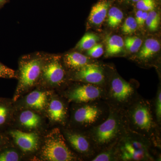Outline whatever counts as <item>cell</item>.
Instances as JSON below:
<instances>
[{"mask_svg": "<svg viewBox=\"0 0 161 161\" xmlns=\"http://www.w3.org/2000/svg\"><path fill=\"white\" fill-rule=\"evenodd\" d=\"M125 112L129 129L148 138L161 149V126L156 119L152 102L140 95Z\"/></svg>", "mask_w": 161, "mask_h": 161, "instance_id": "obj_1", "label": "cell"}, {"mask_svg": "<svg viewBox=\"0 0 161 161\" xmlns=\"http://www.w3.org/2000/svg\"><path fill=\"white\" fill-rule=\"evenodd\" d=\"M129 129L125 110L109 107L108 118L86 132L98 152L115 145Z\"/></svg>", "mask_w": 161, "mask_h": 161, "instance_id": "obj_2", "label": "cell"}, {"mask_svg": "<svg viewBox=\"0 0 161 161\" xmlns=\"http://www.w3.org/2000/svg\"><path fill=\"white\" fill-rule=\"evenodd\" d=\"M118 161H161V149L129 129L115 144Z\"/></svg>", "mask_w": 161, "mask_h": 161, "instance_id": "obj_3", "label": "cell"}, {"mask_svg": "<svg viewBox=\"0 0 161 161\" xmlns=\"http://www.w3.org/2000/svg\"><path fill=\"white\" fill-rule=\"evenodd\" d=\"M109 113V106L102 99L86 103H70L66 127L87 131L103 122Z\"/></svg>", "mask_w": 161, "mask_h": 161, "instance_id": "obj_4", "label": "cell"}, {"mask_svg": "<svg viewBox=\"0 0 161 161\" xmlns=\"http://www.w3.org/2000/svg\"><path fill=\"white\" fill-rule=\"evenodd\" d=\"M35 161H82L67 144L60 128H50L44 133Z\"/></svg>", "mask_w": 161, "mask_h": 161, "instance_id": "obj_5", "label": "cell"}, {"mask_svg": "<svg viewBox=\"0 0 161 161\" xmlns=\"http://www.w3.org/2000/svg\"><path fill=\"white\" fill-rule=\"evenodd\" d=\"M44 56L26 55L20 59L17 72V86L12 98L14 101L37 86L41 76Z\"/></svg>", "mask_w": 161, "mask_h": 161, "instance_id": "obj_6", "label": "cell"}, {"mask_svg": "<svg viewBox=\"0 0 161 161\" xmlns=\"http://www.w3.org/2000/svg\"><path fill=\"white\" fill-rule=\"evenodd\" d=\"M137 88L115 75L107 80L103 100L109 106L125 110L140 96Z\"/></svg>", "mask_w": 161, "mask_h": 161, "instance_id": "obj_7", "label": "cell"}, {"mask_svg": "<svg viewBox=\"0 0 161 161\" xmlns=\"http://www.w3.org/2000/svg\"><path fill=\"white\" fill-rule=\"evenodd\" d=\"M68 72L58 55L44 56L41 76L36 87L60 92L68 84Z\"/></svg>", "mask_w": 161, "mask_h": 161, "instance_id": "obj_8", "label": "cell"}, {"mask_svg": "<svg viewBox=\"0 0 161 161\" xmlns=\"http://www.w3.org/2000/svg\"><path fill=\"white\" fill-rule=\"evenodd\" d=\"M4 132L8 136L10 143L20 150L27 161H35L44 133L25 132L12 127Z\"/></svg>", "mask_w": 161, "mask_h": 161, "instance_id": "obj_9", "label": "cell"}, {"mask_svg": "<svg viewBox=\"0 0 161 161\" xmlns=\"http://www.w3.org/2000/svg\"><path fill=\"white\" fill-rule=\"evenodd\" d=\"M60 129L68 147L81 161H91L98 153L86 131L66 127Z\"/></svg>", "mask_w": 161, "mask_h": 161, "instance_id": "obj_10", "label": "cell"}, {"mask_svg": "<svg viewBox=\"0 0 161 161\" xmlns=\"http://www.w3.org/2000/svg\"><path fill=\"white\" fill-rule=\"evenodd\" d=\"M58 92L70 103L103 100L104 95V87L78 81H70L63 90Z\"/></svg>", "mask_w": 161, "mask_h": 161, "instance_id": "obj_11", "label": "cell"}, {"mask_svg": "<svg viewBox=\"0 0 161 161\" xmlns=\"http://www.w3.org/2000/svg\"><path fill=\"white\" fill-rule=\"evenodd\" d=\"M11 127L25 132L42 133L50 129L45 115L26 108H16Z\"/></svg>", "mask_w": 161, "mask_h": 161, "instance_id": "obj_12", "label": "cell"}, {"mask_svg": "<svg viewBox=\"0 0 161 161\" xmlns=\"http://www.w3.org/2000/svg\"><path fill=\"white\" fill-rule=\"evenodd\" d=\"M70 104L57 91L52 94L44 113L50 128L66 126L69 119Z\"/></svg>", "mask_w": 161, "mask_h": 161, "instance_id": "obj_13", "label": "cell"}, {"mask_svg": "<svg viewBox=\"0 0 161 161\" xmlns=\"http://www.w3.org/2000/svg\"><path fill=\"white\" fill-rule=\"evenodd\" d=\"M69 81L92 84L104 87L107 83L106 72L103 67L97 63H90L81 68L68 72Z\"/></svg>", "mask_w": 161, "mask_h": 161, "instance_id": "obj_14", "label": "cell"}, {"mask_svg": "<svg viewBox=\"0 0 161 161\" xmlns=\"http://www.w3.org/2000/svg\"><path fill=\"white\" fill-rule=\"evenodd\" d=\"M54 91L36 87L14 101L16 108L29 109L44 115L50 97Z\"/></svg>", "mask_w": 161, "mask_h": 161, "instance_id": "obj_15", "label": "cell"}, {"mask_svg": "<svg viewBox=\"0 0 161 161\" xmlns=\"http://www.w3.org/2000/svg\"><path fill=\"white\" fill-rule=\"evenodd\" d=\"M16 107L12 98L0 97V132L11 127Z\"/></svg>", "mask_w": 161, "mask_h": 161, "instance_id": "obj_16", "label": "cell"}, {"mask_svg": "<svg viewBox=\"0 0 161 161\" xmlns=\"http://www.w3.org/2000/svg\"><path fill=\"white\" fill-rule=\"evenodd\" d=\"M62 60L68 72L79 69L91 63L89 57L78 52H72L64 55Z\"/></svg>", "mask_w": 161, "mask_h": 161, "instance_id": "obj_17", "label": "cell"}, {"mask_svg": "<svg viewBox=\"0 0 161 161\" xmlns=\"http://www.w3.org/2000/svg\"><path fill=\"white\" fill-rule=\"evenodd\" d=\"M110 5V2L106 0L98 2L94 5L88 18L90 23L98 26L103 23L107 17Z\"/></svg>", "mask_w": 161, "mask_h": 161, "instance_id": "obj_18", "label": "cell"}, {"mask_svg": "<svg viewBox=\"0 0 161 161\" xmlns=\"http://www.w3.org/2000/svg\"><path fill=\"white\" fill-rule=\"evenodd\" d=\"M161 48L160 43L156 39H147L139 53L137 58L140 60H149L158 53Z\"/></svg>", "mask_w": 161, "mask_h": 161, "instance_id": "obj_19", "label": "cell"}, {"mask_svg": "<svg viewBox=\"0 0 161 161\" xmlns=\"http://www.w3.org/2000/svg\"><path fill=\"white\" fill-rule=\"evenodd\" d=\"M124 41L118 35H112L106 39V56H112L123 52Z\"/></svg>", "mask_w": 161, "mask_h": 161, "instance_id": "obj_20", "label": "cell"}, {"mask_svg": "<svg viewBox=\"0 0 161 161\" xmlns=\"http://www.w3.org/2000/svg\"><path fill=\"white\" fill-rule=\"evenodd\" d=\"M27 161L19 150L12 144L0 150V161Z\"/></svg>", "mask_w": 161, "mask_h": 161, "instance_id": "obj_21", "label": "cell"}, {"mask_svg": "<svg viewBox=\"0 0 161 161\" xmlns=\"http://www.w3.org/2000/svg\"><path fill=\"white\" fill-rule=\"evenodd\" d=\"M99 40V37L95 34L87 33L80 39L76 48L81 51L88 50L97 44Z\"/></svg>", "mask_w": 161, "mask_h": 161, "instance_id": "obj_22", "label": "cell"}, {"mask_svg": "<svg viewBox=\"0 0 161 161\" xmlns=\"http://www.w3.org/2000/svg\"><path fill=\"white\" fill-rule=\"evenodd\" d=\"M115 144L98 152L91 161H118Z\"/></svg>", "mask_w": 161, "mask_h": 161, "instance_id": "obj_23", "label": "cell"}, {"mask_svg": "<svg viewBox=\"0 0 161 161\" xmlns=\"http://www.w3.org/2000/svg\"><path fill=\"white\" fill-rule=\"evenodd\" d=\"M108 23L112 28L117 27L122 22L124 14L122 11L116 7H112L108 11Z\"/></svg>", "mask_w": 161, "mask_h": 161, "instance_id": "obj_24", "label": "cell"}, {"mask_svg": "<svg viewBox=\"0 0 161 161\" xmlns=\"http://www.w3.org/2000/svg\"><path fill=\"white\" fill-rule=\"evenodd\" d=\"M142 44V40L136 36L128 37L125 39L124 46L128 51L136 53L139 50Z\"/></svg>", "mask_w": 161, "mask_h": 161, "instance_id": "obj_25", "label": "cell"}, {"mask_svg": "<svg viewBox=\"0 0 161 161\" xmlns=\"http://www.w3.org/2000/svg\"><path fill=\"white\" fill-rule=\"evenodd\" d=\"M152 102V101H151ZM153 108L157 122L161 125V88L159 86L154 100L152 102Z\"/></svg>", "mask_w": 161, "mask_h": 161, "instance_id": "obj_26", "label": "cell"}, {"mask_svg": "<svg viewBox=\"0 0 161 161\" xmlns=\"http://www.w3.org/2000/svg\"><path fill=\"white\" fill-rule=\"evenodd\" d=\"M146 23L147 27L151 31L157 30L160 23L159 15L153 10L149 12Z\"/></svg>", "mask_w": 161, "mask_h": 161, "instance_id": "obj_27", "label": "cell"}, {"mask_svg": "<svg viewBox=\"0 0 161 161\" xmlns=\"http://www.w3.org/2000/svg\"><path fill=\"white\" fill-rule=\"evenodd\" d=\"M137 26L135 18L129 17L126 19L122 26V31L125 34H131L136 30Z\"/></svg>", "mask_w": 161, "mask_h": 161, "instance_id": "obj_28", "label": "cell"}, {"mask_svg": "<svg viewBox=\"0 0 161 161\" xmlns=\"http://www.w3.org/2000/svg\"><path fill=\"white\" fill-rule=\"evenodd\" d=\"M0 78L17 79V72L0 62Z\"/></svg>", "mask_w": 161, "mask_h": 161, "instance_id": "obj_29", "label": "cell"}, {"mask_svg": "<svg viewBox=\"0 0 161 161\" xmlns=\"http://www.w3.org/2000/svg\"><path fill=\"white\" fill-rule=\"evenodd\" d=\"M154 0H139L136 2L137 9L144 11H150L153 10L155 7Z\"/></svg>", "mask_w": 161, "mask_h": 161, "instance_id": "obj_30", "label": "cell"}, {"mask_svg": "<svg viewBox=\"0 0 161 161\" xmlns=\"http://www.w3.org/2000/svg\"><path fill=\"white\" fill-rule=\"evenodd\" d=\"M103 46L100 43L95 44L92 48L88 50L87 52L88 56L94 58H100L103 55Z\"/></svg>", "mask_w": 161, "mask_h": 161, "instance_id": "obj_31", "label": "cell"}, {"mask_svg": "<svg viewBox=\"0 0 161 161\" xmlns=\"http://www.w3.org/2000/svg\"><path fill=\"white\" fill-rule=\"evenodd\" d=\"M10 144L9 139L5 132H0V150Z\"/></svg>", "mask_w": 161, "mask_h": 161, "instance_id": "obj_32", "label": "cell"}, {"mask_svg": "<svg viewBox=\"0 0 161 161\" xmlns=\"http://www.w3.org/2000/svg\"><path fill=\"white\" fill-rule=\"evenodd\" d=\"M143 12V11H142V10L138 9V10L136 11V14L135 19L136 20V23H137V25H138V26H139L140 24L141 18H142Z\"/></svg>", "mask_w": 161, "mask_h": 161, "instance_id": "obj_33", "label": "cell"}, {"mask_svg": "<svg viewBox=\"0 0 161 161\" xmlns=\"http://www.w3.org/2000/svg\"><path fill=\"white\" fill-rule=\"evenodd\" d=\"M148 13L147 11L143 12L142 15V18H141V23L140 24V26H142L146 23V20H147V16H148Z\"/></svg>", "mask_w": 161, "mask_h": 161, "instance_id": "obj_34", "label": "cell"}, {"mask_svg": "<svg viewBox=\"0 0 161 161\" xmlns=\"http://www.w3.org/2000/svg\"><path fill=\"white\" fill-rule=\"evenodd\" d=\"M6 1H7V0H0V6H2V5L4 4Z\"/></svg>", "mask_w": 161, "mask_h": 161, "instance_id": "obj_35", "label": "cell"}, {"mask_svg": "<svg viewBox=\"0 0 161 161\" xmlns=\"http://www.w3.org/2000/svg\"><path fill=\"white\" fill-rule=\"evenodd\" d=\"M128 1H130V2H133V3H136L138 2L139 0H128Z\"/></svg>", "mask_w": 161, "mask_h": 161, "instance_id": "obj_36", "label": "cell"}, {"mask_svg": "<svg viewBox=\"0 0 161 161\" xmlns=\"http://www.w3.org/2000/svg\"><path fill=\"white\" fill-rule=\"evenodd\" d=\"M1 6H0V7H1Z\"/></svg>", "mask_w": 161, "mask_h": 161, "instance_id": "obj_37", "label": "cell"}]
</instances>
